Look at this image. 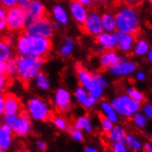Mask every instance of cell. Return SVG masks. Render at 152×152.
<instances>
[{"label": "cell", "mask_w": 152, "mask_h": 152, "mask_svg": "<svg viewBox=\"0 0 152 152\" xmlns=\"http://www.w3.org/2000/svg\"><path fill=\"white\" fill-rule=\"evenodd\" d=\"M12 56L13 52L10 42L7 38L0 39V60L7 62L12 58Z\"/></svg>", "instance_id": "22"}, {"label": "cell", "mask_w": 152, "mask_h": 152, "mask_svg": "<svg viewBox=\"0 0 152 152\" xmlns=\"http://www.w3.org/2000/svg\"><path fill=\"white\" fill-rule=\"evenodd\" d=\"M19 1L20 0H0V3H1L2 7L8 10V8H11L15 6H18Z\"/></svg>", "instance_id": "39"}, {"label": "cell", "mask_w": 152, "mask_h": 152, "mask_svg": "<svg viewBox=\"0 0 152 152\" xmlns=\"http://www.w3.org/2000/svg\"><path fill=\"white\" fill-rule=\"evenodd\" d=\"M126 143V145H127L128 148H130L131 149L135 150V151H137V150L141 149L142 145H141L140 141L134 136H127Z\"/></svg>", "instance_id": "32"}, {"label": "cell", "mask_w": 152, "mask_h": 152, "mask_svg": "<svg viewBox=\"0 0 152 152\" xmlns=\"http://www.w3.org/2000/svg\"><path fill=\"white\" fill-rule=\"evenodd\" d=\"M102 23L103 31L114 32L116 31V20L115 14L111 11H105L102 15Z\"/></svg>", "instance_id": "20"}, {"label": "cell", "mask_w": 152, "mask_h": 152, "mask_svg": "<svg viewBox=\"0 0 152 152\" xmlns=\"http://www.w3.org/2000/svg\"><path fill=\"white\" fill-rule=\"evenodd\" d=\"M13 130L7 124L0 126V148L7 149L10 148L11 143V134Z\"/></svg>", "instance_id": "21"}, {"label": "cell", "mask_w": 152, "mask_h": 152, "mask_svg": "<svg viewBox=\"0 0 152 152\" xmlns=\"http://www.w3.org/2000/svg\"><path fill=\"white\" fill-rule=\"evenodd\" d=\"M147 152H152V146L150 145V147H149V148L147 150Z\"/></svg>", "instance_id": "54"}, {"label": "cell", "mask_w": 152, "mask_h": 152, "mask_svg": "<svg viewBox=\"0 0 152 152\" xmlns=\"http://www.w3.org/2000/svg\"><path fill=\"white\" fill-rule=\"evenodd\" d=\"M53 31H55V26L46 17L26 26V33L43 38L50 39L53 36Z\"/></svg>", "instance_id": "7"}, {"label": "cell", "mask_w": 152, "mask_h": 152, "mask_svg": "<svg viewBox=\"0 0 152 152\" xmlns=\"http://www.w3.org/2000/svg\"><path fill=\"white\" fill-rule=\"evenodd\" d=\"M137 69V64L133 61H128L122 58L117 64L112 66L109 68L111 75L115 77H124L133 74Z\"/></svg>", "instance_id": "11"}, {"label": "cell", "mask_w": 152, "mask_h": 152, "mask_svg": "<svg viewBox=\"0 0 152 152\" xmlns=\"http://www.w3.org/2000/svg\"><path fill=\"white\" fill-rule=\"evenodd\" d=\"M1 6H2V5H1V3H0V8H1Z\"/></svg>", "instance_id": "58"}, {"label": "cell", "mask_w": 152, "mask_h": 152, "mask_svg": "<svg viewBox=\"0 0 152 152\" xmlns=\"http://www.w3.org/2000/svg\"><path fill=\"white\" fill-rule=\"evenodd\" d=\"M4 103H5L4 96L0 94V114L4 113Z\"/></svg>", "instance_id": "48"}, {"label": "cell", "mask_w": 152, "mask_h": 152, "mask_svg": "<svg viewBox=\"0 0 152 152\" xmlns=\"http://www.w3.org/2000/svg\"><path fill=\"white\" fill-rule=\"evenodd\" d=\"M96 42L101 49L105 51L113 50L116 46H118V39L115 32H107L102 31L96 36Z\"/></svg>", "instance_id": "12"}, {"label": "cell", "mask_w": 152, "mask_h": 152, "mask_svg": "<svg viewBox=\"0 0 152 152\" xmlns=\"http://www.w3.org/2000/svg\"><path fill=\"white\" fill-rule=\"evenodd\" d=\"M29 112L21 110L18 114L7 115L5 118L6 124L10 126L13 132L18 136H26L31 130V121L29 118Z\"/></svg>", "instance_id": "4"}, {"label": "cell", "mask_w": 152, "mask_h": 152, "mask_svg": "<svg viewBox=\"0 0 152 152\" xmlns=\"http://www.w3.org/2000/svg\"><path fill=\"white\" fill-rule=\"evenodd\" d=\"M94 78H95L96 81H98L101 85H102L104 88L108 86V81H107L106 78L104 77H102V75H100V74H95L94 75Z\"/></svg>", "instance_id": "42"}, {"label": "cell", "mask_w": 152, "mask_h": 152, "mask_svg": "<svg viewBox=\"0 0 152 152\" xmlns=\"http://www.w3.org/2000/svg\"><path fill=\"white\" fill-rule=\"evenodd\" d=\"M53 17L55 20L60 24V25H66L68 22V16L65 8L60 6V5H56L53 8Z\"/></svg>", "instance_id": "23"}, {"label": "cell", "mask_w": 152, "mask_h": 152, "mask_svg": "<svg viewBox=\"0 0 152 152\" xmlns=\"http://www.w3.org/2000/svg\"><path fill=\"white\" fill-rule=\"evenodd\" d=\"M37 146H38V148L40 150H42V151H44V150L46 149V148H47V145L44 142H42V141H39L37 143Z\"/></svg>", "instance_id": "50"}, {"label": "cell", "mask_w": 152, "mask_h": 152, "mask_svg": "<svg viewBox=\"0 0 152 152\" xmlns=\"http://www.w3.org/2000/svg\"><path fill=\"white\" fill-rule=\"evenodd\" d=\"M149 51L148 43L145 40H138L134 45V53L137 56H145Z\"/></svg>", "instance_id": "28"}, {"label": "cell", "mask_w": 152, "mask_h": 152, "mask_svg": "<svg viewBox=\"0 0 152 152\" xmlns=\"http://www.w3.org/2000/svg\"><path fill=\"white\" fill-rule=\"evenodd\" d=\"M144 113L148 118L152 119V105L148 104L144 107Z\"/></svg>", "instance_id": "44"}, {"label": "cell", "mask_w": 152, "mask_h": 152, "mask_svg": "<svg viewBox=\"0 0 152 152\" xmlns=\"http://www.w3.org/2000/svg\"><path fill=\"white\" fill-rule=\"evenodd\" d=\"M20 152H30V151H28V150H22V151H20Z\"/></svg>", "instance_id": "57"}, {"label": "cell", "mask_w": 152, "mask_h": 152, "mask_svg": "<svg viewBox=\"0 0 152 152\" xmlns=\"http://www.w3.org/2000/svg\"><path fill=\"white\" fill-rule=\"evenodd\" d=\"M31 0H20L18 6H20V7H22L23 10H26V8L29 7V5L31 4Z\"/></svg>", "instance_id": "47"}, {"label": "cell", "mask_w": 152, "mask_h": 152, "mask_svg": "<svg viewBox=\"0 0 152 152\" xmlns=\"http://www.w3.org/2000/svg\"><path fill=\"white\" fill-rule=\"evenodd\" d=\"M108 137L110 140H112L113 142L126 143L127 136H126V131H124L122 127L115 126L108 133Z\"/></svg>", "instance_id": "24"}, {"label": "cell", "mask_w": 152, "mask_h": 152, "mask_svg": "<svg viewBox=\"0 0 152 152\" xmlns=\"http://www.w3.org/2000/svg\"><path fill=\"white\" fill-rule=\"evenodd\" d=\"M16 49L20 56L44 58L52 50V42L48 38L25 33L18 38Z\"/></svg>", "instance_id": "1"}, {"label": "cell", "mask_w": 152, "mask_h": 152, "mask_svg": "<svg viewBox=\"0 0 152 152\" xmlns=\"http://www.w3.org/2000/svg\"><path fill=\"white\" fill-rule=\"evenodd\" d=\"M148 3L150 4V6L152 7V0H148Z\"/></svg>", "instance_id": "55"}, {"label": "cell", "mask_w": 152, "mask_h": 152, "mask_svg": "<svg viewBox=\"0 0 152 152\" xmlns=\"http://www.w3.org/2000/svg\"><path fill=\"white\" fill-rule=\"evenodd\" d=\"M27 25L45 17V7L40 0H31L29 7L25 10Z\"/></svg>", "instance_id": "10"}, {"label": "cell", "mask_w": 152, "mask_h": 152, "mask_svg": "<svg viewBox=\"0 0 152 152\" xmlns=\"http://www.w3.org/2000/svg\"><path fill=\"white\" fill-rule=\"evenodd\" d=\"M17 76L22 82H30L41 72L44 64L43 58L19 56L16 58Z\"/></svg>", "instance_id": "3"}, {"label": "cell", "mask_w": 152, "mask_h": 152, "mask_svg": "<svg viewBox=\"0 0 152 152\" xmlns=\"http://www.w3.org/2000/svg\"><path fill=\"white\" fill-rule=\"evenodd\" d=\"M75 97L77 101L81 104L85 108H91V107L94 106L97 99L94 98L93 96H91L88 93V89H86L85 88L78 87L76 91H75Z\"/></svg>", "instance_id": "16"}, {"label": "cell", "mask_w": 152, "mask_h": 152, "mask_svg": "<svg viewBox=\"0 0 152 152\" xmlns=\"http://www.w3.org/2000/svg\"><path fill=\"white\" fill-rule=\"evenodd\" d=\"M0 152H5V150H4L3 148H0Z\"/></svg>", "instance_id": "56"}, {"label": "cell", "mask_w": 152, "mask_h": 152, "mask_svg": "<svg viewBox=\"0 0 152 152\" xmlns=\"http://www.w3.org/2000/svg\"><path fill=\"white\" fill-rule=\"evenodd\" d=\"M100 120H101V124H102V130L105 132V133H107L108 134L113 128V122L110 120V119H108L106 117L105 115H103V114H100Z\"/></svg>", "instance_id": "33"}, {"label": "cell", "mask_w": 152, "mask_h": 152, "mask_svg": "<svg viewBox=\"0 0 152 152\" xmlns=\"http://www.w3.org/2000/svg\"><path fill=\"white\" fill-rule=\"evenodd\" d=\"M147 56H148V61L150 62V63L152 64V49H149V51L147 53Z\"/></svg>", "instance_id": "52"}, {"label": "cell", "mask_w": 152, "mask_h": 152, "mask_svg": "<svg viewBox=\"0 0 152 152\" xmlns=\"http://www.w3.org/2000/svg\"><path fill=\"white\" fill-rule=\"evenodd\" d=\"M53 122L56 124V126L61 130H66L67 129V122L61 116H53Z\"/></svg>", "instance_id": "36"}, {"label": "cell", "mask_w": 152, "mask_h": 152, "mask_svg": "<svg viewBox=\"0 0 152 152\" xmlns=\"http://www.w3.org/2000/svg\"><path fill=\"white\" fill-rule=\"evenodd\" d=\"M113 0H92V3H95L97 5H102V6H107L110 5Z\"/></svg>", "instance_id": "45"}, {"label": "cell", "mask_w": 152, "mask_h": 152, "mask_svg": "<svg viewBox=\"0 0 152 152\" xmlns=\"http://www.w3.org/2000/svg\"><path fill=\"white\" fill-rule=\"evenodd\" d=\"M7 75L8 77H13L17 75V63L16 59H10L7 61Z\"/></svg>", "instance_id": "34"}, {"label": "cell", "mask_w": 152, "mask_h": 152, "mask_svg": "<svg viewBox=\"0 0 152 152\" xmlns=\"http://www.w3.org/2000/svg\"><path fill=\"white\" fill-rule=\"evenodd\" d=\"M28 112L32 118L40 121H48L53 117L48 104L40 98H32L28 102Z\"/></svg>", "instance_id": "8"}, {"label": "cell", "mask_w": 152, "mask_h": 152, "mask_svg": "<svg viewBox=\"0 0 152 152\" xmlns=\"http://www.w3.org/2000/svg\"><path fill=\"white\" fill-rule=\"evenodd\" d=\"M116 31L122 33L137 35L140 31V20L135 7L123 6L115 13Z\"/></svg>", "instance_id": "2"}, {"label": "cell", "mask_w": 152, "mask_h": 152, "mask_svg": "<svg viewBox=\"0 0 152 152\" xmlns=\"http://www.w3.org/2000/svg\"><path fill=\"white\" fill-rule=\"evenodd\" d=\"M75 1L81 3V4H83L86 7H89L92 4V0H75Z\"/></svg>", "instance_id": "51"}, {"label": "cell", "mask_w": 152, "mask_h": 152, "mask_svg": "<svg viewBox=\"0 0 152 152\" xmlns=\"http://www.w3.org/2000/svg\"><path fill=\"white\" fill-rule=\"evenodd\" d=\"M127 95L132 98L133 100H135L138 102H144L145 100V97H144V94H143L138 89L135 88H127Z\"/></svg>", "instance_id": "31"}, {"label": "cell", "mask_w": 152, "mask_h": 152, "mask_svg": "<svg viewBox=\"0 0 152 152\" xmlns=\"http://www.w3.org/2000/svg\"><path fill=\"white\" fill-rule=\"evenodd\" d=\"M0 74H7V62L3 60H0Z\"/></svg>", "instance_id": "46"}, {"label": "cell", "mask_w": 152, "mask_h": 152, "mask_svg": "<svg viewBox=\"0 0 152 152\" xmlns=\"http://www.w3.org/2000/svg\"><path fill=\"white\" fill-rule=\"evenodd\" d=\"M103 88H104V87L102 85H101L98 81H96L95 78H94V82L92 83L91 88L88 89V91L91 96H93L94 98H96V99L98 100L102 97V92H103Z\"/></svg>", "instance_id": "30"}, {"label": "cell", "mask_w": 152, "mask_h": 152, "mask_svg": "<svg viewBox=\"0 0 152 152\" xmlns=\"http://www.w3.org/2000/svg\"><path fill=\"white\" fill-rule=\"evenodd\" d=\"M70 13L74 19V20L77 24L82 25L87 19L88 11L87 10L86 6L73 0V1L70 3Z\"/></svg>", "instance_id": "15"}, {"label": "cell", "mask_w": 152, "mask_h": 152, "mask_svg": "<svg viewBox=\"0 0 152 152\" xmlns=\"http://www.w3.org/2000/svg\"><path fill=\"white\" fill-rule=\"evenodd\" d=\"M85 152H99V151H98L97 149H95V148H87Z\"/></svg>", "instance_id": "53"}, {"label": "cell", "mask_w": 152, "mask_h": 152, "mask_svg": "<svg viewBox=\"0 0 152 152\" xmlns=\"http://www.w3.org/2000/svg\"><path fill=\"white\" fill-rule=\"evenodd\" d=\"M112 105L120 115L131 116L137 113L140 108V102L133 100L128 95H121L113 100Z\"/></svg>", "instance_id": "6"}, {"label": "cell", "mask_w": 152, "mask_h": 152, "mask_svg": "<svg viewBox=\"0 0 152 152\" xmlns=\"http://www.w3.org/2000/svg\"><path fill=\"white\" fill-rule=\"evenodd\" d=\"M55 104L58 111L61 113H66L71 108L70 94L65 88H59L55 95Z\"/></svg>", "instance_id": "14"}, {"label": "cell", "mask_w": 152, "mask_h": 152, "mask_svg": "<svg viewBox=\"0 0 152 152\" xmlns=\"http://www.w3.org/2000/svg\"><path fill=\"white\" fill-rule=\"evenodd\" d=\"M74 129H77V130L83 129L87 132H91L92 130L91 120H89L88 116H81V117H78L74 124Z\"/></svg>", "instance_id": "26"}, {"label": "cell", "mask_w": 152, "mask_h": 152, "mask_svg": "<svg viewBox=\"0 0 152 152\" xmlns=\"http://www.w3.org/2000/svg\"><path fill=\"white\" fill-rule=\"evenodd\" d=\"M73 49H74V42H73V39L70 38V37H67V38H66L64 44L60 47L59 53H60L61 56L66 57V56H68L71 55V53L73 52Z\"/></svg>", "instance_id": "27"}, {"label": "cell", "mask_w": 152, "mask_h": 152, "mask_svg": "<svg viewBox=\"0 0 152 152\" xmlns=\"http://www.w3.org/2000/svg\"><path fill=\"white\" fill-rule=\"evenodd\" d=\"M134 122L139 127H144L145 126H147L148 123V119L146 115H143L141 113H135L134 114Z\"/></svg>", "instance_id": "35"}, {"label": "cell", "mask_w": 152, "mask_h": 152, "mask_svg": "<svg viewBox=\"0 0 152 152\" xmlns=\"http://www.w3.org/2000/svg\"><path fill=\"white\" fill-rule=\"evenodd\" d=\"M76 71L80 84L86 89H88L94 82V75H92L89 71L85 68L80 63L76 65Z\"/></svg>", "instance_id": "17"}, {"label": "cell", "mask_w": 152, "mask_h": 152, "mask_svg": "<svg viewBox=\"0 0 152 152\" xmlns=\"http://www.w3.org/2000/svg\"><path fill=\"white\" fill-rule=\"evenodd\" d=\"M5 103H4V113L6 116L18 114L22 109L20 101L14 94H6L4 96Z\"/></svg>", "instance_id": "13"}, {"label": "cell", "mask_w": 152, "mask_h": 152, "mask_svg": "<svg viewBox=\"0 0 152 152\" xmlns=\"http://www.w3.org/2000/svg\"><path fill=\"white\" fill-rule=\"evenodd\" d=\"M83 31L91 36H97L103 31L102 23V15L96 11L91 10L88 14L85 22L81 25Z\"/></svg>", "instance_id": "9"}, {"label": "cell", "mask_w": 152, "mask_h": 152, "mask_svg": "<svg viewBox=\"0 0 152 152\" xmlns=\"http://www.w3.org/2000/svg\"><path fill=\"white\" fill-rule=\"evenodd\" d=\"M136 77H137L138 80H140V81H143V80H145V79H146V75H145L144 72H141V71H139V72L137 73Z\"/></svg>", "instance_id": "49"}, {"label": "cell", "mask_w": 152, "mask_h": 152, "mask_svg": "<svg viewBox=\"0 0 152 152\" xmlns=\"http://www.w3.org/2000/svg\"><path fill=\"white\" fill-rule=\"evenodd\" d=\"M122 59L119 56L117 53H115L113 50L102 52L100 56V65L104 69H109L112 66L117 64Z\"/></svg>", "instance_id": "19"}, {"label": "cell", "mask_w": 152, "mask_h": 152, "mask_svg": "<svg viewBox=\"0 0 152 152\" xmlns=\"http://www.w3.org/2000/svg\"><path fill=\"white\" fill-rule=\"evenodd\" d=\"M103 115H105L107 118L110 119L113 123H116L118 121V113L115 111L112 103L108 102H103L101 105Z\"/></svg>", "instance_id": "25"}, {"label": "cell", "mask_w": 152, "mask_h": 152, "mask_svg": "<svg viewBox=\"0 0 152 152\" xmlns=\"http://www.w3.org/2000/svg\"><path fill=\"white\" fill-rule=\"evenodd\" d=\"M8 85V78L6 77V75L0 74V93L5 91V88Z\"/></svg>", "instance_id": "40"}, {"label": "cell", "mask_w": 152, "mask_h": 152, "mask_svg": "<svg viewBox=\"0 0 152 152\" xmlns=\"http://www.w3.org/2000/svg\"><path fill=\"white\" fill-rule=\"evenodd\" d=\"M113 152H127V148L122 142H114L112 147Z\"/></svg>", "instance_id": "38"}, {"label": "cell", "mask_w": 152, "mask_h": 152, "mask_svg": "<svg viewBox=\"0 0 152 152\" xmlns=\"http://www.w3.org/2000/svg\"><path fill=\"white\" fill-rule=\"evenodd\" d=\"M7 29V11L4 8H0V31Z\"/></svg>", "instance_id": "37"}, {"label": "cell", "mask_w": 152, "mask_h": 152, "mask_svg": "<svg viewBox=\"0 0 152 152\" xmlns=\"http://www.w3.org/2000/svg\"><path fill=\"white\" fill-rule=\"evenodd\" d=\"M27 26L25 10L20 6L8 8L7 11V28L11 31H20Z\"/></svg>", "instance_id": "5"}, {"label": "cell", "mask_w": 152, "mask_h": 152, "mask_svg": "<svg viewBox=\"0 0 152 152\" xmlns=\"http://www.w3.org/2000/svg\"><path fill=\"white\" fill-rule=\"evenodd\" d=\"M35 84H36V86L39 88L43 89V91H46V89H48L50 87L49 78L47 77V76L45 74H43L42 72H40L37 75V77H35Z\"/></svg>", "instance_id": "29"}, {"label": "cell", "mask_w": 152, "mask_h": 152, "mask_svg": "<svg viewBox=\"0 0 152 152\" xmlns=\"http://www.w3.org/2000/svg\"><path fill=\"white\" fill-rule=\"evenodd\" d=\"M71 136H72V137L77 141H82L84 138L83 134L80 132V130H77V129H74L71 131Z\"/></svg>", "instance_id": "41"}, {"label": "cell", "mask_w": 152, "mask_h": 152, "mask_svg": "<svg viewBox=\"0 0 152 152\" xmlns=\"http://www.w3.org/2000/svg\"><path fill=\"white\" fill-rule=\"evenodd\" d=\"M124 2L126 6H129L132 7H137L139 5H141L143 0H124Z\"/></svg>", "instance_id": "43"}, {"label": "cell", "mask_w": 152, "mask_h": 152, "mask_svg": "<svg viewBox=\"0 0 152 152\" xmlns=\"http://www.w3.org/2000/svg\"><path fill=\"white\" fill-rule=\"evenodd\" d=\"M116 35H117L118 47L120 50L124 53L130 52L136 43V35L122 33L117 31H116Z\"/></svg>", "instance_id": "18"}]
</instances>
